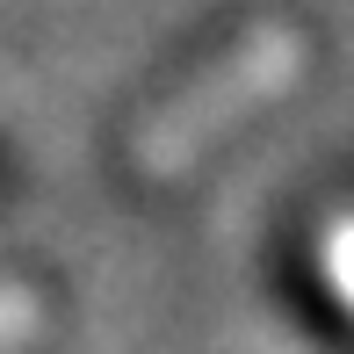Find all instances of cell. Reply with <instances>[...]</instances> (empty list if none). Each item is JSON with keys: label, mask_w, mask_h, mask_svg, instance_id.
Wrapping results in <instances>:
<instances>
[{"label": "cell", "mask_w": 354, "mask_h": 354, "mask_svg": "<svg viewBox=\"0 0 354 354\" xmlns=\"http://www.w3.org/2000/svg\"><path fill=\"white\" fill-rule=\"evenodd\" d=\"M297 73H304V37H297L289 22L246 29L217 66H203L174 102H159L152 116H145V131H138V145H131L138 174H152V181L188 174L224 131H232V123H246L253 109L282 102V94L297 87Z\"/></svg>", "instance_id": "1"}, {"label": "cell", "mask_w": 354, "mask_h": 354, "mask_svg": "<svg viewBox=\"0 0 354 354\" xmlns=\"http://www.w3.org/2000/svg\"><path fill=\"white\" fill-rule=\"evenodd\" d=\"M318 275H326L333 304L354 318V203H347V210H333L326 224H318Z\"/></svg>", "instance_id": "2"}, {"label": "cell", "mask_w": 354, "mask_h": 354, "mask_svg": "<svg viewBox=\"0 0 354 354\" xmlns=\"http://www.w3.org/2000/svg\"><path fill=\"white\" fill-rule=\"evenodd\" d=\"M37 333H44V304H37V289L0 282V354H22Z\"/></svg>", "instance_id": "3"}]
</instances>
